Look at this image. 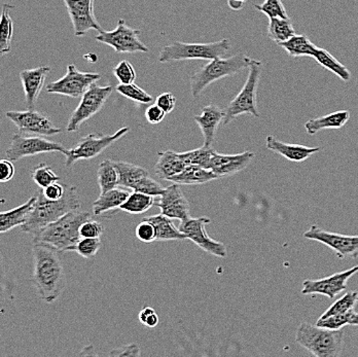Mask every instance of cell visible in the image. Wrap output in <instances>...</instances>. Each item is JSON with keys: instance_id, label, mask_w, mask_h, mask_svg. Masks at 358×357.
Here are the masks:
<instances>
[{"instance_id": "10", "label": "cell", "mask_w": 358, "mask_h": 357, "mask_svg": "<svg viewBox=\"0 0 358 357\" xmlns=\"http://www.w3.org/2000/svg\"><path fill=\"white\" fill-rule=\"evenodd\" d=\"M113 92V87H99L96 85V82L92 85L82 96L80 104L69 117L66 131L69 133L78 131L85 122L88 121L93 115L101 110Z\"/></svg>"}, {"instance_id": "12", "label": "cell", "mask_w": 358, "mask_h": 357, "mask_svg": "<svg viewBox=\"0 0 358 357\" xmlns=\"http://www.w3.org/2000/svg\"><path fill=\"white\" fill-rule=\"evenodd\" d=\"M66 151L61 143L48 140L43 136L25 135L18 132L14 135L10 147L6 150V158L12 162H17L26 156L56 152L64 154Z\"/></svg>"}, {"instance_id": "46", "label": "cell", "mask_w": 358, "mask_h": 357, "mask_svg": "<svg viewBox=\"0 0 358 357\" xmlns=\"http://www.w3.org/2000/svg\"><path fill=\"white\" fill-rule=\"evenodd\" d=\"M139 321L143 324L146 328H154L158 326L160 322L159 315L157 314L156 310L152 307H144L143 310L139 312L138 315Z\"/></svg>"}, {"instance_id": "3", "label": "cell", "mask_w": 358, "mask_h": 357, "mask_svg": "<svg viewBox=\"0 0 358 357\" xmlns=\"http://www.w3.org/2000/svg\"><path fill=\"white\" fill-rule=\"evenodd\" d=\"M93 219L89 211H71L34 235V245H45L60 252H74L82 238L80 228L85 221Z\"/></svg>"}, {"instance_id": "45", "label": "cell", "mask_w": 358, "mask_h": 357, "mask_svg": "<svg viewBox=\"0 0 358 357\" xmlns=\"http://www.w3.org/2000/svg\"><path fill=\"white\" fill-rule=\"evenodd\" d=\"M103 226L99 221H94L93 219L85 221L80 228V236L85 238H100L103 234Z\"/></svg>"}, {"instance_id": "36", "label": "cell", "mask_w": 358, "mask_h": 357, "mask_svg": "<svg viewBox=\"0 0 358 357\" xmlns=\"http://www.w3.org/2000/svg\"><path fill=\"white\" fill-rule=\"evenodd\" d=\"M215 152L213 147H202L193 151L178 152V156L187 165H196L209 169L210 160Z\"/></svg>"}, {"instance_id": "17", "label": "cell", "mask_w": 358, "mask_h": 357, "mask_svg": "<svg viewBox=\"0 0 358 357\" xmlns=\"http://www.w3.org/2000/svg\"><path fill=\"white\" fill-rule=\"evenodd\" d=\"M358 273V265L346 271L334 274L329 277L318 280H305L301 293L303 295H322L329 300H335L342 291H346L347 282Z\"/></svg>"}, {"instance_id": "27", "label": "cell", "mask_w": 358, "mask_h": 357, "mask_svg": "<svg viewBox=\"0 0 358 357\" xmlns=\"http://www.w3.org/2000/svg\"><path fill=\"white\" fill-rule=\"evenodd\" d=\"M36 196L30 198L23 205L16 207L4 212H0V234L10 232L17 226H23L27 221L30 211L36 204Z\"/></svg>"}, {"instance_id": "41", "label": "cell", "mask_w": 358, "mask_h": 357, "mask_svg": "<svg viewBox=\"0 0 358 357\" xmlns=\"http://www.w3.org/2000/svg\"><path fill=\"white\" fill-rule=\"evenodd\" d=\"M355 309L345 313V314L334 315L327 319H320L316 322V326L320 328H329V330H342L345 326H350L351 319L355 314Z\"/></svg>"}, {"instance_id": "5", "label": "cell", "mask_w": 358, "mask_h": 357, "mask_svg": "<svg viewBox=\"0 0 358 357\" xmlns=\"http://www.w3.org/2000/svg\"><path fill=\"white\" fill-rule=\"evenodd\" d=\"M251 60L250 57L244 54H237L229 58L213 59L208 64L197 71L191 78V92L193 97L198 98L203 91L213 82L239 73L243 69L250 67Z\"/></svg>"}, {"instance_id": "23", "label": "cell", "mask_w": 358, "mask_h": 357, "mask_svg": "<svg viewBox=\"0 0 358 357\" xmlns=\"http://www.w3.org/2000/svg\"><path fill=\"white\" fill-rule=\"evenodd\" d=\"M266 147L270 151L280 154L290 162L296 163L304 162L310 156L322 150V147H305V145L282 143L272 135H268L266 138Z\"/></svg>"}, {"instance_id": "43", "label": "cell", "mask_w": 358, "mask_h": 357, "mask_svg": "<svg viewBox=\"0 0 358 357\" xmlns=\"http://www.w3.org/2000/svg\"><path fill=\"white\" fill-rule=\"evenodd\" d=\"M113 75L122 85L133 84L136 80V71L134 67L126 60L122 61L113 68Z\"/></svg>"}, {"instance_id": "2", "label": "cell", "mask_w": 358, "mask_h": 357, "mask_svg": "<svg viewBox=\"0 0 358 357\" xmlns=\"http://www.w3.org/2000/svg\"><path fill=\"white\" fill-rule=\"evenodd\" d=\"M78 209H80V200L76 187L65 184L64 196L56 201L48 200L41 189L36 195V204L26 223L21 226V230L28 234L36 235L63 215Z\"/></svg>"}, {"instance_id": "47", "label": "cell", "mask_w": 358, "mask_h": 357, "mask_svg": "<svg viewBox=\"0 0 358 357\" xmlns=\"http://www.w3.org/2000/svg\"><path fill=\"white\" fill-rule=\"evenodd\" d=\"M156 104L160 106L162 110L166 113L172 112L176 106V96L170 92L163 93V94L159 95L157 97Z\"/></svg>"}, {"instance_id": "42", "label": "cell", "mask_w": 358, "mask_h": 357, "mask_svg": "<svg viewBox=\"0 0 358 357\" xmlns=\"http://www.w3.org/2000/svg\"><path fill=\"white\" fill-rule=\"evenodd\" d=\"M102 241L100 238H82L78 240L76 250L80 256L85 258H93L101 248Z\"/></svg>"}, {"instance_id": "54", "label": "cell", "mask_w": 358, "mask_h": 357, "mask_svg": "<svg viewBox=\"0 0 358 357\" xmlns=\"http://www.w3.org/2000/svg\"><path fill=\"white\" fill-rule=\"evenodd\" d=\"M357 305H358V301H357Z\"/></svg>"}, {"instance_id": "4", "label": "cell", "mask_w": 358, "mask_h": 357, "mask_svg": "<svg viewBox=\"0 0 358 357\" xmlns=\"http://www.w3.org/2000/svg\"><path fill=\"white\" fill-rule=\"evenodd\" d=\"M296 342L314 356L338 357L344 346V333L302 322L296 330Z\"/></svg>"}, {"instance_id": "18", "label": "cell", "mask_w": 358, "mask_h": 357, "mask_svg": "<svg viewBox=\"0 0 358 357\" xmlns=\"http://www.w3.org/2000/svg\"><path fill=\"white\" fill-rule=\"evenodd\" d=\"M95 0H64L76 36H84L90 30L102 32L101 25L94 15Z\"/></svg>"}, {"instance_id": "13", "label": "cell", "mask_w": 358, "mask_h": 357, "mask_svg": "<svg viewBox=\"0 0 358 357\" xmlns=\"http://www.w3.org/2000/svg\"><path fill=\"white\" fill-rule=\"evenodd\" d=\"M101 78V75L94 73H82L76 65L67 66L66 75L56 82H50L45 90L50 94L69 96V97H82L87 90Z\"/></svg>"}, {"instance_id": "11", "label": "cell", "mask_w": 358, "mask_h": 357, "mask_svg": "<svg viewBox=\"0 0 358 357\" xmlns=\"http://www.w3.org/2000/svg\"><path fill=\"white\" fill-rule=\"evenodd\" d=\"M139 36L141 30L129 27L121 19L115 30L100 32L96 41L113 48L117 54L148 53L150 50L139 39Z\"/></svg>"}, {"instance_id": "31", "label": "cell", "mask_w": 358, "mask_h": 357, "mask_svg": "<svg viewBox=\"0 0 358 357\" xmlns=\"http://www.w3.org/2000/svg\"><path fill=\"white\" fill-rule=\"evenodd\" d=\"M279 47L285 49L288 55L292 58H301V57H313L317 50V45H314L308 36L304 34H294L287 41L279 43Z\"/></svg>"}, {"instance_id": "26", "label": "cell", "mask_w": 358, "mask_h": 357, "mask_svg": "<svg viewBox=\"0 0 358 357\" xmlns=\"http://www.w3.org/2000/svg\"><path fill=\"white\" fill-rule=\"evenodd\" d=\"M215 180H218L217 175L210 169L203 168L196 165H187L180 173L172 176L167 182L178 184L179 186H194L207 184Z\"/></svg>"}, {"instance_id": "51", "label": "cell", "mask_w": 358, "mask_h": 357, "mask_svg": "<svg viewBox=\"0 0 358 357\" xmlns=\"http://www.w3.org/2000/svg\"><path fill=\"white\" fill-rule=\"evenodd\" d=\"M113 356H141V349L135 344L124 346V347L117 348L110 352Z\"/></svg>"}, {"instance_id": "29", "label": "cell", "mask_w": 358, "mask_h": 357, "mask_svg": "<svg viewBox=\"0 0 358 357\" xmlns=\"http://www.w3.org/2000/svg\"><path fill=\"white\" fill-rule=\"evenodd\" d=\"M144 219L154 225L157 232L156 241H179L187 240V237L174 226L171 219L166 215L156 214L144 217Z\"/></svg>"}, {"instance_id": "53", "label": "cell", "mask_w": 358, "mask_h": 357, "mask_svg": "<svg viewBox=\"0 0 358 357\" xmlns=\"http://www.w3.org/2000/svg\"><path fill=\"white\" fill-rule=\"evenodd\" d=\"M350 326H358V313H355L350 321Z\"/></svg>"}, {"instance_id": "35", "label": "cell", "mask_w": 358, "mask_h": 357, "mask_svg": "<svg viewBox=\"0 0 358 357\" xmlns=\"http://www.w3.org/2000/svg\"><path fill=\"white\" fill-rule=\"evenodd\" d=\"M97 182L101 194L119 187V173L111 160L100 163L97 170Z\"/></svg>"}, {"instance_id": "25", "label": "cell", "mask_w": 358, "mask_h": 357, "mask_svg": "<svg viewBox=\"0 0 358 357\" xmlns=\"http://www.w3.org/2000/svg\"><path fill=\"white\" fill-rule=\"evenodd\" d=\"M350 112L348 110H339L323 117H315L306 122L305 130L308 135H315L323 130L341 129L348 123Z\"/></svg>"}, {"instance_id": "50", "label": "cell", "mask_w": 358, "mask_h": 357, "mask_svg": "<svg viewBox=\"0 0 358 357\" xmlns=\"http://www.w3.org/2000/svg\"><path fill=\"white\" fill-rule=\"evenodd\" d=\"M15 172L16 170L12 161L8 159L0 160V184H6L12 180L14 178Z\"/></svg>"}, {"instance_id": "6", "label": "cell", "mask_w": 358, "mask_h": 357, "mask_svg": "<svg viewBox=\"0 0 358 357\" xmlns=\"http://www.w3.org/2000/svg\"><path fill=\"white\" fill-rule=\"evenodd\" d=\"M230 49V41L227 38L207 43L176 41L162 49L159 61L161 63H167L183 60H213L218 57H224Z\"/></svg>"}, {"instance_id": "16", "label": "cell", "mask_w": 358, "mask_h": 357, "mask_svg": "<svg viewBox=\"0 0 358 357\" xmlns=\"http://www.w3.org/2000/svg\"><path fill=\"white\" fill-rule=\"evenodd\" d=\"M6 117L18 127L19 133L36 136H53L62 132V129L54 125L49 117L34 110L25 112H8Z\"/></svg>"}, {"instance_id": "20", "label": "cell", "mask_w": 358, "mask_h": 357, "mask_svg": "<svg viewBox=\"0 0 358 357\" xmlns=\"http://www.w3.org/2000/svg\"><path fill=\"white\" fill-rule=\"evenodd\" d=\"M255 154L252 152H243L236 154H222L213 152L209 169L215 172L218 178L229 177L248 168Z\"/></svg>"}, {"instance_id": "21", "label": "cell", "mask_w": 358, "mask_h": 357, "mask_svg": "<svg viewBox=\"0 0 358 357\" xmlns=\"http://www.w3.org/2000/svg\"><path fill=\"white\" fill-rule=\"evenodd\" d=\"M50 71H51V67L41 66L34 69H26L20 73L24 93H25L26 105L29 110L36 108L39 94L45 86V78L49 75Z\"/></svg>"}, {"instance_id": "37", "label": "cell", "mask_w": 358, "mask_h": 357, "mask_svg": "<svg viewBox=\"0 0 358 357\" xmlns=\"http://www.w3.org/2000/svg\"><path fill=\"white\" fill-rule=\"evenodd\" d=\"M358 301V293L355 291H348L345 293L341 299L337 300L320 319H327V317L334 316V315L345 314L349 311L355 309V305Z\"/></svg>"}, {"instance_id": "1", "label": "cell", "mask_w": 358, "mask_h": 357, "mask_svg": "<svg viewBox=\"0 0 358 357\" xmlns=\"http://www.w3.org/2000/svg\"><path fill=\"white\" fill-rule=\"evenodd\" d=\"M32 282L41 301L52 304L66 287V275L60 252L45 245H34Z\"/></svg>"}, {"instance_id": "44", "label": "cell", "mask_w": 358, "mask_h": 357, "mask_svg": "<svg viewBox=\"0 0 358 357\" xmlns=\"http://www.w3.org/2000/svg\"><path fill=\"white\" fill-rule=\"evenodd\" d=\"M136 237L141 242H155L157 240L156 228L152 223L143 219V221L137 226Z\"/></svg>"}, {"instance_id": "7", "label": "cell", "mask_w": 358, "mask_h": 357, "mask_svg": "<svg viewBox=\"0 0 358 357\" xmlns=\"http://www.w3.org/2000/svg\"><path fill=\"white\" fill-rule=\"evenodd\" d=\"M261 61L251 60L248 67V76L238 95L230 102L227 110H224V119L222 126H228L239 115H251L259 117L257 110V89H259V78L262 73Z\"/></svg>"}, {"instance_id": "22", "label": "cell", "mask_w": 358, "mask_h": 357, "mask_svg": "<svg viewBox=\"0 0 358 357\" xmlns=\"http://www.w3.org/2000/svg\"><path fill=\"white\" fill-rule=\"evenodd\" d=\"M224 119V110L218 108L215 104L205 106L202 108V115H195L194 119L198 124L203 137H204V145L203 147H213L215 141L216 132L218 127Z\"/></svg>"}, {"instance_id": "52", "label": "cell", "mask_w": 358, "mask_h": 357, "mask_svg": "<svg viewBox=\"0 0 358 357\" xmlns=\"http://www.w3.org/2000/svg\"><path fill=\"white\" fill-rule=\"evenodd\" d=\"M246 1H248V0H227L229 8H230L231 10H235V12L241 10Z\"/></svg>"}, {"instance_id": "8", "label": "cell", "mask_w": 358, "mask_h": 357, "mask_svg": "<svg viewBox=\"0 0 358 357\" xmlns=\"http://www.w3.org/2000/svg\"><path fill=\"white\" fill-rule=\"evenodd\" d=\"M130 131V128L123 127L115 134H89L83 137L76 147L67 150L65 152V166L71 169L76 162L80 160H92L108 149L113 143L125 136Z\"/></svg>"}, {"instance_id": "32", "label": "cell", "mask_w": 358, "mask_h": 357, "mask_svg": "<svg viewBox=\"0 0 358 357\" xmlns=\"http://www.w3.org/2000/svg\"><path fill=\"white\" fill-rule=\"evenodd\" d=\"M312 58L315 59L316 62L322 65L323 68L335 73L338 78H340L344 82L350 80L351 73L348 71V68L343 65L340 61H338L331 53H329L327 50L317 48Z\"/></svg>"}, {"instance_id": "9", "label": "cell", "mask_w": 358, "mask_h": 357, "mask_svg": "<svg viewBox=\"0 0 358 357\" xmlns=\"http://www.w3.org/2000/svg\"><path fill=\"white\" fill-rule=\"evenodd\" d=\"M111 162L119 173V187L148 194L152 197H160L165 191L166 188L154 180L150 172L143 167L123 161L111 160Z\"/></svg>"}, {"instance_id": "49", "label": "cell", "mask_w": 358, "mask_h": 357, "mask_svg": "<svg viewBox=\"0 0 358 357\" xmlns=\"http://www.w3.org/2000/svg\"><path fill=\"white\" fill-rule=\"evenodd\" d=\"M41 191H43V195L48 200L56 201V200L61 199L64 196L65 186L56 182L54 184H50V186L45 187V189H41Z\"/></svg>"}, {"instance_id": "14", "label": "cell", "mask_w": 358, "mask_h": 357, "mask_svg": "<svg viewBox=\"0 0 358 357\" xmlns=\"http://www.w3.org/2000/svg\"><path fill=\"white\" fill-rule=\"evenodd\" d=\"M308 240L317 241L331 248L340 260L358 258V236H346L338 233L327 232L316 225L311 226L303 234Z\"/></svg>"}, {"instance_id": "38", "label": "cell", "mask_w": 358, "mask_h": 357, "mask_svg": "<svg viewBox=\"0 0 358 357\" xmlns=\"http://www.w3.org/2000/svg\"><path fill=\"white\" fill-rule=\"evenodd\" d=\"M115 90L124 97L128 98V99L132 100L136 103L148 104L154 101V98L152 96L145 92L141 87L135 85L134 82L129 85L120 84L119 86H117Z\"/></svg>"}, {"instance_id": "40", "label": "cell", "mask_w": 358, "mask_h": 357, "mask_svg": "<svg viewBox=\"0 0 358 357\" xmlns=\"http://www.w3.org/2000/svg\"><path fill=\"white\" fill-rule=\"evenodd\" d=\"M255 8L263 13L268 19H288L287 10L281 0H265L262 4H255Z\"/></svg>"}, {"instance_id": "15", "label": "cell", "mask_w": 358, "mask_h": 357, "mask_svg": "<svg viewBox=\"0 0 358 357\" xmlns=\"http://www.w3.org/2000/svg\"><path fill=\"white\" fill-rule=\"evenodd\" d=\"M211 223L207 217H189L187 221H180L179 230L187 237V240L193 241L201 249L216 258H224L228 256L227 247L224 243L213 240L206 232V226Z\"/></svg>"}, {"instance_id": "28", "label": "cell", "mask_w": 358, "mask_h": 357, "mask_svg": "<svg viewBox=\"0 0 358 357\" xmlns=\"http://www.w3.org/2000/svg\"><path fill=\"white\" fill-rule=\"evenodd\" d=\"M185 167L187 164L181 160L178 152H160L158 154V161L155 165V173L160 180H168L172 176L180 173Z\"/></svg>"}, {"instance_id": "30", "label": "cell", "mask_w": 358, "mask_h": 357, "mask_svg": "<svg viewBox=\"0 0 358 357\" xmlns=\"http://www.w3.org/2000/svg\"><path fill=\"white\" fill-rule=\"evenodd\" d=\"M15 6L4 3L0 15V57L6 55L12 50L13 34H14V21L10 12Z\"/></svg>"}, {"instance_id": "48", "label": "cell", "mask_w": 358, "mask_h": 357, "mask_svg": "<svg viewBox=\"0 0 358 357\" xmlns=\"http://www.w3.org/2000/svg\"><path fill=\"white\" fill-rule=\"evenodd\" d=\"M166 115H167V113L164 112L160 106L155 104V105H150V108L146 110L145 119L150 125H158V124L164 121Z\"/></svg>"}, {"instance_id": "39", "label": "cell", "mask_w": 358, "mask_h": 357, "mask_svg": "<svg viewBox=\"0 0 358 357\" xmlns=\"http://www.w3.org/2000/svg\"><path fill=\"white\" fill-rule=\"evenodd\" d=\"M31 178L41 189L59 182L60 177L53 171V169L45 163H41L34 167L31 171Z\"/></svg>"}, {"instance_id": "19", "label": "cell", "mask_w": 358, "mask_h": 357, "mask_svg": "<svg viewBox=\"0 0 358 357\" xmlns=\"http://www.w3.org/2000/svg\"><path fill=\"white\" fill-rule=\"evenodd\" d=\"M159 207L162 214L166 215L169 219L187 221L191 217L189 204L187 198L183 196L180 187L178 184H172L165 189L164 193L159 197L156 203Z\"/></svg>"}, {"instance_id": "34", "label": "cell", "mask_w": 358, "mask_h": 357, "mask_svg": "<svg viewBox=\"0 0 358 357\" xmlns=\"http://www.w3.org/2000/svg\"><path fill=\"white\" fill-rule=\"evenodd\" d=\"M296 34L290 19H270L268 25V38L277 45L287 41Z\"/></svg>"}, {"instance_id": "24", "label": "cell", "mask_w": 358, "mask_h": 357, "mask_svg": "<svg viewBox=\"0 0 358 357\" xmlns=\"http://www.w3.org/2000/svg\"><path fill=\"white\" fill-rule=\"evenodd\" d=\"M130 195L128 189L117 187V188L109 189L106 193L101 194L93 203V213L96 217H101L111 211L120 210V207L126 201L127 198Z\"/></svg>"}, {"instance_id": "33", "label": "cell", "mask_w": 358, "mask_h": 357, "mask_svg": "<svg viewBox=\"0 0 358 357\" xmlns=\"http://www.w3.org/2000/svg\"><path fill=\"white\" fill-rule=\"evenodd\" d=\"M155 204V197L141 191H132L125 202L120 207V210L129 214H141L150 210Z\"/></svg>"}]
</instances>
